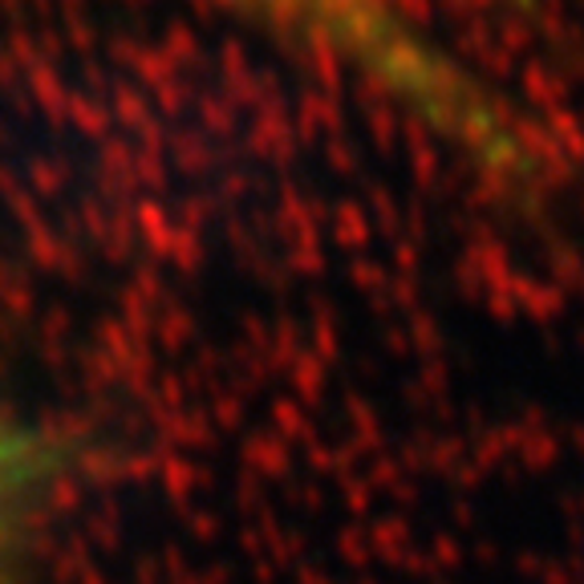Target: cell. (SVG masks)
<instances>
[{
	"label": "cell",
	"mask_w": 584,
	"mask_h": 584,
	"mask_svg": "<svg viewBox=\"0 0 584 584\" xmlns=\"http://www.w3.org/2000/svg\"><path fill=\"white\" fill-rule=\"evenodd\" d=\"M300 49L390 94L430 131L488 163H512L515 134L500 110L393 0H224Z\"/></svg>",
	"instance_id": "cell-1"
},
{
	"label": "cell",
	"mask_w": 584,
	"mask_h": 584,
	"mask_svg": "<svg viewBox=\"0 0 584 584\" xmlns=\"http://www.w3.org/2000/svg\"><path fill=\"white\" fill-rule=\"evenodd\" d=\"M33 475H37V454L29 451V442L0 427V552H4L12 527L21 520L24 495L33 488Z\"/></svg>",
	"instance_id": "cell-2"
}]
</instances>
